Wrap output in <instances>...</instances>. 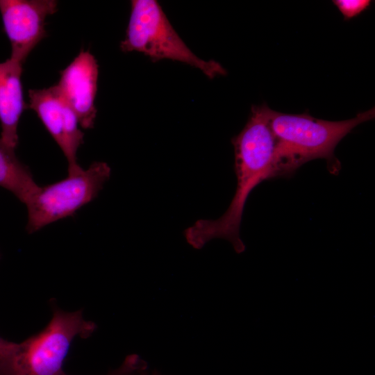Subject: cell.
<instances>
[{
  "mask_svg": "<svg viewBox=\"0 0 375 375\" xmlns=\"http://www.w3.org/2000/svg\"><path fill=\"white\" fill-rule=\"evenodd\" d=\"M270 108L253 106L249 119L241 132L232 138L237 178L235 193L226 212L216 219H199L183 235L195 249L221 238L228 240L237 253L245 250L240 236L242 217L251 192L265 180L274 178L276 140L269 122Z\"/></svg>",
  "mask_w": 375,
  "mask_h": 375,
  "instance_id": "obj_1",
  "label": "cell"
},
{
  "mask_svg": "<svg viewBox=\"0 0 375 375\" xmlns=\"http://www.w3.org/2000/svg\"><path fill=\"white\" fill-rule=\"evenodd\" d=\"M374 116V108L342 121L317 119L307 112L293 115L270 109L269 122L276 140L274 178L289 177L315 159H324L328 172L338 174L341 169L335 156L338 144L356 126Z\"/></svg>",
  "mask_w": 375,
  "mask_h": 375,
  "instance_id": "obj_2",
  "label": "cell"
},
{
  "mask_svg": "<svg viewBox=\"0 0 375 375\" xmlns=\"http://www.w3.org/2000/svg\"><path fill=\"white\" fill-rule=\"evenodd\" d=\"M96 329L82 311L55 308L46 328L0 355V375H62L64 360L76 336L87 338Z\"/></svg>",
  "mask_w": 375,
  "mask_h": 375,
  "instance_id": "obj_3",
  "label": "cell"
},
{
  "mask_svg": "<svg viewBox=\"0 0 375 375\" xmlns=\"http://www.w3.org/2000/svg\"><path fill=\"white\" fill-rule=\"evenodd\" d=\"M120 48L123 52L142 53L153 61L169 59L185 63L209 78L225 73L219 63L204 60L189 49L155 0L131 1L130 19Z\"/></svg>",
  "mask_w": 375,
  "mask_h": 375,
  "instance_id": "obj_4",
  "label": "cell"
},
{
  "mask_svg": "<svg viewBox=\"0 0 375 375\" xmlns=\"http://www.w3.org/2000/svg\"><path fill=\"white\" fill-rule=\"evenodd\" d=\"M111 169L105 162H94L87 169L38 189L26 203V230L33 233L57 220L73 215L95 199L109 179Z\"/></svg>",
  "mask_w": 375,
  "mask_h": 375,
  "instance_id": "obj_5",
  "label": "cell"
},
{
  "mask_svg": "<svg viewBox=\"0 0 375 375\" xmlns=\"http://www.w3.org/2000/svg\"><path fill=\"white\" fill-rule=\"evenodd\" d=\"M53 0H0L3 29L10 42V58L22 65L47 36L45 19L57 11Z\"/></svg>",
  "mask_w": 375,
  "mask_h": 375,
  "instance_id": "obj_6",
  "label": "cell"
},
{
  "mask_svg": "<svg viewBox=\"0 0 375 375\" xmlns=\"http://www.w3.org/2000/svg\"><path fill=\"white\" fill-rule=\"evenodd\" d=\"M29 106L33 110L58 144L68 162V174L79 172L77 150L83 142V133L72 108L64 100L56 85L28 91Z\"/></svg>",
  "mask_w": 375,
  "mask_h": 375,
  "instance_id": "obj_7",
  "label": "cell"
},
{
  "mask_svg": "<svg viewBox=\"0 0 375 375\" xmlns=\"http://www.w3.org/2000/svg\"><path fill=\"white\" fill-rule=\"evenodd\" d=\"M98 64L88 51L81 50L73 61L60 72L56 87L72 108L83 128L94 126L97 109L94 99L97 90Z\"/></svg>",
  "mask_w": 375,
  "mask_h": 375,
  "instance_id": "obj_8",
  "label": "cell"
},
{
  "mask_svg": "<svg viewBox=\"0 0 375 375\" xmlns=\"http://www.w3.org/2000/svg\"><path fill=\"white\" fill-rule=\"evenodd\" d=\"M22 65L10 58L0 62V140L12 149L18 144L17 126L26 108L21 82Z\"/></svg>",
  "mask_w": 375,
  "mask_h": 375,
  "instance_id": "obj_9",
  "label": "cell"
},
{
  "mask_svg": "<svg viewBox=\"0 0 375 375\" xmlns=\"http://www.w3.org/2000/svg\"><path fill=\"white\" fill-rule=\"evenodd\" d=\"M0 186L26 203L38 189L29 169L0 140Z\"/></svg>",
  "mask_w": 375,
  "mask_h": 375,
  "instance_id": "obj_10",
  "label": "cell"
},
{
  "mask_svg": "<svg viewBox=\"0 0 375 375\" xmlns=\"http://www.w3.org/2000/svg\"><path fill=\"white\" fill-rule=\"evenodd\" d=\"M147 368V362L139 355L133 353L128 355L117 368L111 370L106 375H136ZM62 375L67 374L64 373Z\"/></svg>",
  "mask_w": 375,
  "mask_h": 375,
  "instance_id": "obj_11",
  "label": "cell"
},
{
  "mask_svg": "<svg viewBox=\"0 0 375 375\" xmlns=\"http://www.w3.org/2000/svg\"><path fill=\"white\" fill-rule=\"evenodd\" d=\"M334 5L338 8L345 19L353 18L370 6V0H334Z\"/></svg>",
  "mask_w": 375,
  "mask_h": 375,
  "instance_id": "obj_12",
  "label": "cell"
},
{
  "mask_svg": "<svg viewBox=\"0 0 375 375\" xmlns=\"http://www.w3.org/2000/svg\"><path fill=\"white\" fill-rule=\"evenodd\" d=\"M15 344V342L7 341L0 337V355L10 351L13 347Z\"/></svg>",
  "mask_w": 375,
  "mask_h": 375,
  "instance_id": "obj_13",
  "label": "cell"
},
{
  "mask_svg": "<svg viewBox=\"0 0 375 375\" xmlns=\"http://www.w3.org/2000/svg\"><path fill=\"white\" fill-rule=\"evenodd\" d=\"M149 375H164L156 370H150Z\"/></svg>",
  "mask_w": 375,
  "mask_h": 375,
  "instance_id": "obj_14",
  "label": "cell"
},
{
  "mask_svg": "<svg viewBox=\"0 0 375 375\" xmlns=\"http://www.w3.org/2000/svg\"><path fill=\"white\" fill-rule=\"evenodd\" d=\"M137 375H149V373L147 371H142L140 373H138Z\"/></svg>",
  "mask_w": 375,
  "mask_h": 375,
  "instance_id": "obj_15",
  "label": "cell"
},
{
  "mask_svg": "<svg viewBox=\"0 0 375 375\" xmlns=\"http://www.w3.org/2000/svg\"></svg>",
  "mask_w": 375,
  "mask_h": 375,
  "instance_id": "obj_16",
  "label": "cell"
}]
</instances>
